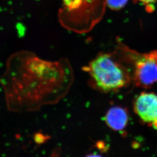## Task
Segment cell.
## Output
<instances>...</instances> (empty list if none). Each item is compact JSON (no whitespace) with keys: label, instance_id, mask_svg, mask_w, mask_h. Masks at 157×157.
I'll use <instances>...</instances> for the list:
<instances>
[{"label":"cell","instance_id":"3","mask_svg":"<svg viewBox=\"0 0 157 157\" xmlns=\"http://www.w3.org/2000/svg\"><path fill=\"white\" fill-rule=\"evenodd\" d=\"M134 109L143 122L157 130V95L141 94L135 100Z\"/></svg>","mask_w":157,"mask_h":157},{"label":"cell","instance_id":"8","mask_svg":"<svg viewBox=\"0 0 157 157\" xmlns=\"http://www.w3.org/2000/svg\"><path fill=\"white\" fill-rule=\"evenodd\" d=\"M86 157H102L101 156H100L99 155L97 154H90L87 155Z\"/></svg>","mask_w":157,"mask_h":157},{"label":"cell","instance_id":"1","mask_svg":"<svg viewBox=\"0 0 157 157\" xmlns=\"http://www.w3.org/2000/svg\"><path fill=\"white\" fill-rule=\"evenodd\" d=\"M74 79L72 66L67 58L49 61L22 50L8 58L0 82L8 109L21 113L59 102L68 94Z\"/></svg>","mask_w":157,"mask_h":157},{"label":"cell","instance_id":"2","mask_svg":"<svg viewBox=\"0 0 157 157\" xmlns=\"http://www.w3.org/2000/svg\"><path fill=\"white\" fill-rule=\"evenodd\" d=\"M87 70L96 85L105 91L121 88L127 82L122 67L108 55H100L94 59Z\"/></svg>","mask_w":157,"mask_h":157},{"label":"cell","instance_id":"7","mask_svg":"<svg viewBox=\"0 0 157 157\" xmlns=\"http://www.w3.org/2000/svg\"><path fill=\"white\" fill-rule=\"evenodd\" d=\"M139 1L142 2L145 4H149L151 3H155L157 1V0H138Z\"/></svg>","mask_w":157,"mask_h":157},{"label":"cell","instance_id":"6","mask_svg":"<svg viewBox=\"0 0 157 157\" xmlns=\"http://www.w3.org/2000/svg\"><path fill=\"white\" fill-rule=\"evenodd\" d=\"M128 0H107V4L111 9H120L126 5Z\"/></svg>","mask_w":157,"mask_h":157},{"label":"cell","instance_id":"5","mask_svg":"<svg viewBox=\"0 0 157 157\" xmlns=\"http://www.w3.org/2000/svg\"><path fill=\"white\" fill-rule=\"evenodd\" d=\"M128 121L126 110L121 107H113L107 113L105 122L111 129L115 131L123 130Z\"/></svg>","mask_w":157,"mask_h":157},{"label":"cell","instance_id":"4","mask_svg":"<svg viewBox=\"0 0 157 157\" xmlns=\"http://www.w3.org/2000/svg\"><path fill=\"white\" fill-rule=\"evenodd\" d=\"M137 77L144 85H151L157 82V62L147 59L140 62L137 68Z\"/></svg>","mask_w":157,"mask_h":157}]
</instances>
